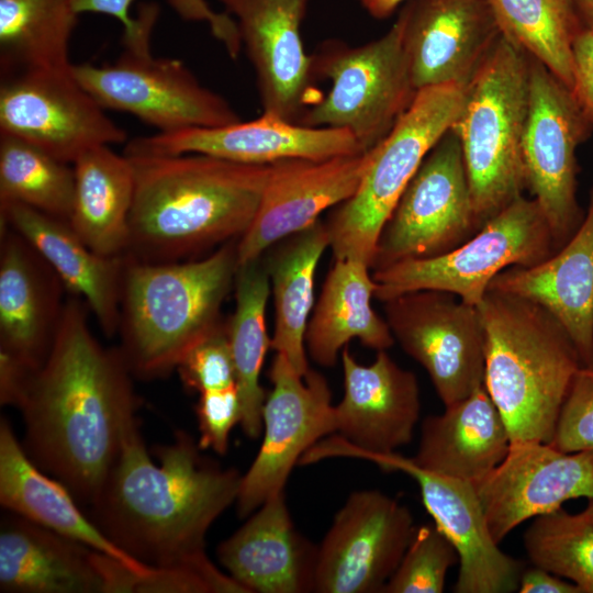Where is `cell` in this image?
Returning a JSON list of instances; mask_svg holds the SVG:
<instances>
[{"label": "cell", "mask_w": 593, "mask_h": 593, "mask_svg": "<svg viewBox=\"0 0 593 593\" xmlns=\"http://www.w3.org/2000/svg\"><path fill=\"white\" fill-rule=\"evenodd\" d=\"M100 552L19 515L2 519L0 591L107 593Z\"/></svg>", "instance_id": "obj_28"}, {"label": "cell", "mask_w": 593, "mask_h": 593, "mask_svg": "<svg viewBox=\"0 0 593 593\" xmlns=\"http://www.w3.org/2000/svg\"><path fill=\"white\" fill-rule=\"evenodd\" d=\"M1 223L22 235L53 268L65 290L83 298L107 337L119 329L125 256L91 250L67 221L20 203H0Z\"/></svg>", "instance_id": "obj_27"}, {"label": "cell", "mask_w": 593, "mask_h": 593, "mask_svg": "<svg viewBox=\"0 0 593 593\" xmlns=\"http://www.w3.org/2000/svg\"><path fill=\"white\" fill-rule=\"evenodd\" d=\"M71 72L103 109L130 113L161 133L219 127L242 120L181 60L154 57L150 49H124L108 65L72 64Z\"/></svg>", "instance_id": "obj_12"}, {"label": "cell", "mask_w": 593, "mask_h": 593, "mask_svg": "<svg viewBox=\"0 0 593 593\" xmlns=\"http://www.w3.org/2000/svg\"><path fill=\"white\" fill-rule=\"evenodd\" d=\"M237 243L184 262H142L124 255L118 333L132 374L168 376L221 325V307L239 267Z\"/></svg>", "instance_id": "obj_4"}, {"label": "cell", "mask_w": 593, "mask_h": 593, "mask_svg": "<svg viewBox=\"0 0 593 593\" xmlns=\"http://www.w3.org/2000/svg\"><path fill=\"white\" fill-rule=\"evenodd\" d=\"M478 309L485 332L484 387L512 444H548L583 367L573 342L527 299L489 289Z\"/></svg>", "instance_id": "obj_5"}, {"label": "cell", "mask_w": 593, "mask_h": 593, "mask_svg": "<svg viewBox=\"0 0 593 593\" xmlns=\"http://www.w3.org/2000/svg\"><path fill=\"white\" fill-rule=\"evenodd\" d=\"M511 445L506 424L483 385L423 421L411 459L424 470L474 483L503 461Z\"/></svg>", "instance_id": "obj_29"}, {"label": "cell", "mask_w": 593, "mask_h": 593, "mask_svg": "<svg viewBox=\"0 0 593 593\" xmlns=\"http://www.w3.org/2000/svg\"><path fill=\"white\" fill-rule=\"evenodd\" d=\"M280 243L264 260L275 303L271 348L305 376L310 369L305 332L314 305L315 273L322 255L329 247L326 223L320 219Z\"/></svg>", "instance_id": "obj_33"}, {"label": "cell", "mask_w": 593, "mask_h": 593, "mask_svg": "<svg viewBox=\"0 0 593 593\" xmlns=\"http://www.w3.org/2000/svg\"><path fill=\"white\" fill-rule=\"evenodd\" d=\"M269 378L272 390L262 409V443L242 477L236 500L240 517L283 492L301 457L324 436L335 433L332 392L323 374L309 369L301 376L277 353Z\"/></svg>", "instance_id": "obj_16"}, {"label": "cell", "mask_w": 593, "mask_h": 593, "mask_svg": "<svg viewBox=\"0 0 593 593\" xmlns=\"http://www.w3.org/2000/svg\"><path fill=\"white\" fill-rule=\"evenodd\" d=\"M201 449L225 455L230 433L239 424L242 411L237 385L200 393L195 405Z\"/></svg>", "instance_id": "obj_44"}, {"label": "cell", "mask_w": 593, "mask_h": 593, "mask_svg": "<svg viewBox=\"0 0 593 593\" xmlns=\"http://www.w3.org/2000/svg\"><path fill=\"white\" fill-rule=\"evenodd\" d=\"M176 370L184 387L199 394L237 385L226 324L193 347Z\"/></svg>", "instance_id": "obj_42"}, {"label": "cell", "mask_w": 593, "mask_h": 593, "mask_svg": "<svg viewBox=\"0 0 593 593\" xmlns=\"http://www.w3.org/2000/svg\"><path fill=\"white\" fill-rule=\"evenodd\" d=\"M74 168L41 148L0 134V203H20L69 221Z\"/></svg>", "instance_id": "obj_37"}, {"label": "cell", "mask_w": 593, "mask_h": 593, "mask_svg": "<svg viewBox=\"0 0 593 593\" xmlns=\"http://www.w3.org/2000/svg\"><path fill=\"white\" fill-rule=\"evenodd\" d=\"M344 396L334 405L336 436L321 439L299 465L351 452L391 454L410 444L419 418V387L415 374L387 353L360 365L347 347L340 353Z\"/></svg>", "instance_id": "obj_15"}, {"label": "cell", "mask_w": 593, "mask_h": 593, "mask_svg": "<svg viewBox=\"0 0 593 593\" xmlns=\"http://www.w3.org/2000/svg\"><path fill=\"white\" fill-rule=\"evenodd\" d=\"M584 27L593 29V0H573Z\"/></svg>", "instance_id": "obj_49"}, {"label": "cell", "mask_w": 593, "mask_h": 593, "mask_svg": "<svg viewBox=\"0 0 593 593\" xmlns=\"http://www.w3.org/2000/svg\"><path fill=\"white\" fill-rule=\"evenodd\" d=\"M400 13L416 90L466 87L502 35L488 0H410Z\"/></svg>", "instance_id": "obj_23"}, {"label": "cell", "mask_w": 593, "mask_h": 593, "mask_svg": "<svg viewBox=\"0 0 593 593\" xmlns=\"http://www.w3.org/2000/svg\"><path fill=\"white\" fill-rule=\"evenodd\" d=\"M415 527L395 499L378 490L353 492L318 546L313 592H382Z\"/></svg>", "instance_id": "obj_17"}, {"label": "cell", "mask_w": 593, "mask_h": 593, "mask_svg": "<svg viewBox=\"0 0 593 593\" xmlns=\"http://www.w3.org/2000/svg\"><path fill=\"white\" fill-rule=\"evenodd\" d=\"M556 251L538 203L521 195L450 251L374 271V298L383 302L411 291L438 290L478 306L500 272L534 266Z\"/></svg>", "instance_id": "obj_9"}, {"label": "cell", "mask_w": 593, "mask_h": 593, "mask_svg": "<svg viewBox=\"0 0 593 593\" xmlns=\"http://www.w3.org/2000/svg\"><path fill=\"white\" fill-rule=\"evenodd\" d=\"M134 0H72L78 14L100 13L115 18L124 29L123 43L128 51L149 47L150 34L158 15L156 4L142 7L137 18L130 14ZM176 11L188 20L208 22L213 35L221 41L227 53L237 57L242 43L237 26L227 13H215L204 0H169Z\"/></svg>", "instance_id": "obj_39"}, {"label": "cell", "mask_w": 593, "mask_h": 593, "mask_svg": "<svg viewBox=\"0 0 593 593\" xmlns=\"http://www.w3.org/2000/svg\"><path fill=\"white\" fill-rule=\"evenodd\" d=\"M530 561L593 593V499L578 514L562 507L535 517L524 534Z\"/></svg>", "instance_id": "obj_38"}, {"label": "cell", "mask_w": 593, "mask_h": 593, "mask_svg": "<svg viewBox=\"0 0 593 593\" xmlns=\"http://www.w3.org/2000/svg\"><path fill=\"white\" fill-rule=\"evenodd\" d=\"M401 13L389 31L366 44L324 41L311 55L314 79L331 89L307 107L298 124L349 131L363 152L377 146L411 105L414 88L403 47Z\"/></svg>", "instance_id": "obj_8"}, {"label": "cell", "mask_w": 593, "mask_h": 593, "mask_svg": "<svg viewBox=\"0 0 593 593\" xmlns=\"http://www.w3.org/2000/svg\"><path fill=\"white\" fill-rule=\"evenodd\" d=\"M13 357L0 351V402L2 405L15 406L22 395L30 373Z\"/></svg>", "instance_id": "obj_46"}, {"label": "cell", "mask_w": 593, "mask_h": 593, "mask_svg": "<svg viewBox=\"0 0 593 593\" xmlns=\"http://www.w3.org/2000/svg\"><path fill=\"white\" fill-rule=\"evenodd\" d=\"M478 230L461 144L450 127L402 192L380 233L371 269L446 254Z\"/></svg>", "instance_id": "obj_10"}, {"label": "cell", "mask_w": 593, "mask_h": 593, "mask_svg": "<svg viewBox=\"0 0 593 593\" xmlns=\"http://www.w3.org/2000/svg\"><path fill=\"white\" fill-rule=\"evenodd\" d=\"M369 269L359 260L335 259L305 332V348L315 363L334 367L354 338L376 351L394 344L387 321L371 306L376 281Z\"/></svg>", "instance_id": "obj_31"}, {"label": "cell", "mask_w": 593, "mask_h": 593, "mask_svg": "<svg viewBox=\"0 0 593 593\" xmlns=\"http://www.w3.org/2000/svg\"><path fill=\"white\" fill-rule=\"evenodd\" d=\"M120 592L248 593L228 573L220 571L206 555L172 567L150 568L143 575L125 568Z\"/></svg>", "instance_id": "obj_41"}, {"label": "cell", "mask_w": 593, "mask_h": 593, "mask_svg": "<svg viewBox=\"0 0 593 593\" xmlns=\"http://www.w3.org/2000/svg\"><path fill=\"white\" fill-rule=\"evenodd\" d=\"M489 289L544 307L570 336L582 366L593 369V186L584 219L566 245L539 264L503 270Z\"/></svg>", "instance_id": "obj_26"}, {"label": "cell", "mask_w": 593, "mask_h": 593, "mask_svg": "<svg viewBox=\"0 0 593 593\" xmlns=\"http://www.w3.org/2000/svg\"><path fill=\"white\" fill-rule=\"evenodd\" d=\"M78 15L72 0H0L2 75L69 69Z\"/></svg>", "instance_id": "obj_35"}, {"label": "cell", "mask_w": 593, "mask_h": 593, "mask_svg": "<svg viewBox=\"0 0 593 593\" xmlns=\"http://www.w3.org/2000/svg\"><path fill=\"white\" fill-rule=\"evenodd\" d=\"M127 157L135 188L124 255L142 262H175L239 239L269 175V165L204 154Z\"/></svg>", "instance_id": "obj_3"}, {"label": "cell", "mask_w": 593, "mask_h": 593, "mask_svg": "<svg viewBox=\"0 0 593 593\" xmlns=\"http://www.w3.org/2000/svg\"><path fill=\"white\" fill-rule=\"evenodd\" d=\"M572 93L593 127V29L583 27L572 44Z\"/></svg>", "instance_id": "obj_45"}, {"label": "cell", "mask_w": 593, "mask_h": 593, "mask_svg": "<svg viewBox=\"0 0 593 593\" xmlns=\"http://www.w3.org/2000/svg\"><path fill=\"white\" fill-rule=\"evenodd\" d=\"M179 430L157 446L154 463L135 413L123 426L120 449L92 506L93 523L119 548L148 568L181 564L205 556V535L236 502L243 474L200 454Z\"/></svg>", "instance_id": "obj_2"}, {"label": "cell", "mask_w": 593, "mask_h": 593, "mask_svg": "<svg viewBox=\"0 0 593 593\" xmlns=\"http://www.w3.org/2000/svg\"><path fill=\"white\" fill-rule=\"evenodd\" d=\"M371 150L327 159H283L269 164L257 213L238 239V264L256 260L271 246L320 220L357 191Z\"/></svg>", "instance_id": "obj_21"}, {"label": "cell", "mask_w": 593, "mask_h": 593, "mask_svg": "<svg viewBox=\"0 0 593 593\" xmlns=\"http://www.w3.org/2000/svg\"><path fill=\"white\" fill-rule=\"evenodd\" d=\"M502 34L572 89V44L584 27L573 0H488Z\"/></svg>", "instance_id": "obj_36"}, {"label": "cell", "mask_w": 593, "mask_h": 593, "mask_svg": "<svg viewBox=\"0 0 593 593\" xmlns=\"http://www.w3.org/2000/svg\"><path fill=\"white\" fill-rule=\"evenodd\" d=\"M472 484L500 544L529 518L572 499H593V450L562 452L545 443L512 444L503 461Z\"/></svg>", "instance_id": "obj_19"}, {"label": "cell", "mask_w": 593, "mask_h": 593, "mask_svg": "<svg viewBox=\"0 0 593 593\" xmlns=\"http://www.w3.org/2000/svg\"><path fill=\"white\" fill-rule=\"evenodd\" d=\"M0 134L27 142L67 164L90 148L127 139L125 131L76 80L71 67L4 75Z\"/></svg>", "instance_id": "obj_14"}, {"label": "cell", "mask_w": 593, "mask_h": 593, "mask_svg": "<svg viewBox=\"0 0 593 593\" xmlns=\"http://www.w3.org/2000/svg\"><path fill=\"white\" fill-rule=\"evenodd\" d=\"M465 87L433 86L417 90L411 105L373 148L353 197L325 221L335 259H354L371 269L380 233L424 158L454 125Z\"/></svg>", "instance_id": "obj_7"}, {"label": "cell", "mask_w": 593, "mask_h": 593, "mask_svg": "<svg viewBox=\"0 0 593 593\" xmlns=\"http://www.w3.org/2000/svg\"><path fill=\"white\" fill-rule=\"evenodd\" d=\"M363 153L347 130L314 127L262 112L251 121L219 127H192L138 136L127 142V156L204 154L232 161L269 165L283 159H327Z\"/></svg>", "instance_id": "obj_20"}, {"label": "cell", "mask_w": 593, "mask_h": 593, "mask_svg": "<svg viewBox=\"0 0 593 593\" xmlns=\"http://www.w3.org/2000/svg\"><path fill=\"white\" fill-rule=\"evenodd\" d=\"M72 168L75 191L69 225L94 253L123 256L135 188L131 159L102 145L82 153Z\"/></svg>", "instance_id": "obj_32"}, {"label": "cell", "mask_w": 593, "mask_h": 593, "mask_svg": "<svg viewBox=\"0 0 593 593\" xmlns=\"http://www.w3.org/2000/svg\"><path fill=\"white\" fill-rule=\"evenodd\" d=\"M548 445L562 452L593 450V369L577 373Z\"/></svg>", "instance_id": "obj_43"}, {"label": "cell", "mask_w": 593, "mask_h": 593, "mask_svg": "<svg viewBox=\"0 0 593 593\" xmlns=\"http://www.w3.org/2000/svg\"><path fill=\"white\" fill-rule=\"evenodd\" d=\"M349 458L371 461L384 470L411 475L434 524L459 557L457 593H508L518 590L522 563L503 552L493 539L472 483L424 470L400 454L351 452Z\"/></svg>", "instance_id": "obj_18"}, {"label": "cell", "mask_w": 593, "mask_h": 593, "mask_svg": "<svg viewBox=\"0 0 593 593\" xmlns=\"http://www.w3.org/2000/svg\"><path fill=\"white\" fill-rule=\"evenodd\" d=\"M269 281L261 257L239 265L234 283L236 306L226 324L240 401L239 424L253 440L262 432V409L267 398L260 384V372L271 348L266 328Z\"/></svg>", "instance_id": "obj_34"}, {"label": "cell", "mask_w": 593, "mask_h": 593, "mask_svg": "<svg viewBox=\"0 0 593 593\" xmlns=\"http://www.w3.org/2000/svg\"><path fill=\"white\" fill-rule=\"evenodd\" d=\"M317 549L295 528L283 491L261 504L216 553L248 593H305L313 592Z\"/></svg>", "instance_id": "obj_25"}, {"label": "cell", "mask_w": 593, "mask_h": 593, "mask_svg": "<svg viewBox=\"0 0 593 593\" xmlns=\"http://www.w3.org/2000/svg\"><path fill=\"white\" fill-rule=\"evenodd\" d=\"M459 562L458 553L435 524L416 526L384 593H441L448 570Z\"/></svg>", "instance_id": "obj_40"}, {"label": "cell", "mask_w": 593, "mask_h": 593, "mask_svg": "<svg viewBox=\"0 0 593 593\" xmlns=\"http://www.w3.org/2000/svg\"><path fill=\"white\" fill-rule=\"evenodd\" d=\"M519 593H582L578 585L568 582L538 566L522 571Z\"/></svg>", "instance_id": "obj_47"}, {"label": "cell", "mask_w": 593, "mask_h": 593, "mask_svg": "<svg viewBox=\"0 0 593 593\" xmlns=\"http://www.w3.org/2000/svg\"><path fill=\"white\" fill-rule=\"evenodd\" d=\"M383 311L394 339L426 370L445 407L484 385L478 306L449 292L417 290L383 301Z\"/></svg>", "instance_id": "obj_13"}, {"label": "cell", "mask_w": 593, "mask_h": 593, "mask_svg": "<svg viewBox=\"0 0 593 593\" xmlns=\"http://www.w3.org/2000/svg\"><path fill=\"white\" fill-rule=\"evenodd\" d=\"M0 503L25 519L121 561L141 575L150 570L112 542L83 515L67 486L47 477L31 460L4 417L0 422Z\"/></svg>", "instance_id": "obj_30"}, {"label": "cell", "mask_w": 593, "mask_h": 593, "mask_svg": "<svg viewBox=\"0 0 593 593\" xmlns=\"http://www.w3.org/2000/svg\"><path fill=\"white\" fill-rule=\"evenodd\" d=\"M593 127L571 89L529 56V104L523 138L528 189L549 225L556 250L580 227L584 212L577 199V148Z\"/></svg>", "instance_id": "obj_11"}, {"label": "cell", "mask_w": 593, "mask_h": 593, "mask_svg": "<svg viewBox=\"0 0 593 593\" xmlns=\"http://www.w3.org/2000/svg\"><path fill=\"white\" fill-rule=\"evenodd\" d=\"M529 56L503 34L465 87L451 126L461 144L478 227L523 195Z\"/></svg>", "instance_id": "obj_6"}, {"label": "cell", "mask_w": 593, "mask_h": 593, "mask_svg": "<svg viewBox=\"0 0 593 593\" xmlns=\"http://www.w3.org/2000/svg\"><path fill=\"white\" fill-rule=\"evenodd\" d=\"M131 374L121 350L104 348L90 332L86 304L69 298L16 407L25 452L78 502L94 503L116 459L124 423L136 410Z\"/></svg>", "instance_id": "obj_1"}, {"label": "cell", "mask_w": 593, "mask_h": 593, "mask_svg": "<svg viewBox=\"0 0 593 593\" xmlns=\"http://www.w3.org/2000/svg\"><path fill=\"white\" fill-rule=\"evenodd\" d=\"M373 18L382 20L391 16L395 10L410 0H357Z\"/></svg>", "instance_id": "obj_48"}, {"label": "cell", "mask_w": 593, "mask_h": 593, "mask_svg": "<svg viewBox=\"0 0 593 593\" xmlns=\"http://www.w3.org/2000/svg\"><path fill=\"white\" fill-rule=\"evenodd\" d=\"M233 16L256 75L262 112L298 122L321 94L301 24L311 0H217Z\"/></svg>", "instance_id": "obj_22"}, {"label": "cell", "mask_w": 593, "mask_h": 593, "mask_svg": "<svg viewBox=\"0 0 593 593\" xmlns=\"http://www.w3.org/2000/svg\"><path fill=\"white\" fill-rule=\"evenodd\" d=\"M61 280L34 247L1 223L0 351L30 371L45 361L65 302Z\"/></svg>", "instance_id": "obj_24"}]
</instances>
